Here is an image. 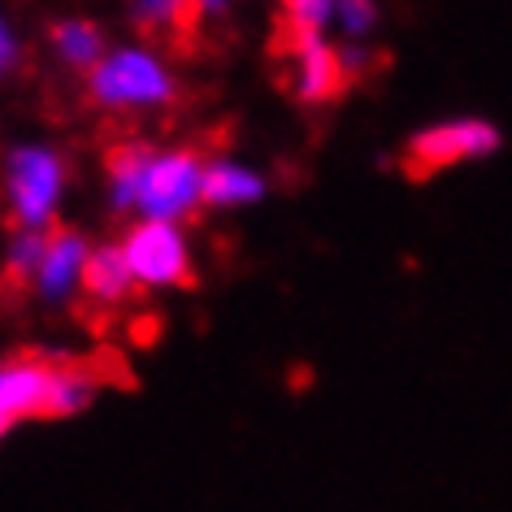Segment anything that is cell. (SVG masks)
<instances>
[{
  "label": "cell",
  "instance_id": "obj_1",
  "mask_svg": "<svg viewBox=\"0 0 512 512\" xmlns=\"http://www.w3.org/2000/svg\"><path fill=\"white\" fill-rule=\"evenodd\" d=\"M87 79V105L109 118H144L178 100L174 66L152 44H113L96 61Z\"/></svg>",
  "mask_w": 512,
  "mask_h": 512
},
{
  "label": "cell",
  "instance_id": "obj_2",
  "mask_svg": "<svg viewBox=\"0 0 512 512\" xmlns=\"http://www.w3.org/2000/svg\"><path fill=\"white\" fill-rule=\"evenodd\" d=\"M66 191L70 161L66 152L44 144V139L14 144L0 161V196H5V213L14 230H53Z\"/></svg>",
  "mask_w": 512,
  "mask_h": 512
},
{
  "label": "cell",
  "instance_id": "obj_3",
  "mask_svg": "<svg viewBox=\"0 0 512 512\" xmlns=\"http://www.w3.org/2000/svg\"><path fill=\"white\" fill-rule=\"evenodd\" d=\"M118 252L135 278V291H178L196 283V252L183 226L135 217L122 230Z\"/></svg>",
  "mask_w": 512,
  "mask_h": 512
},
{
  "label": "cell",
  "instance_id": "obj_4",
  "mask_svg": "<svg viewBox=\"0 0 512 512\" xmlns=\"http://www.w3.org/2000/svg\"><path fill=\"white\" fill-rule=\"evenodd\" d=\"M504 148V135L491 118H478V113H456V118L430 122L421 131L408 135L404 144V170L408 178H434L443 170H456V165H473L486 161Z\"/></svg>",
  "mask_w": 512,
  "mask_h": 512
},
{
  "label": "cell",
  "instance_id": "obj_5",
  "mask_svg": "<svg viewBox=\"0 0 512 512\" xmlns=\"http://www.w3.org/2000/svg\"><path fill=\"white\" fill-rule=\"evenodd\" d=\"M200 178H204V157L196 148H148L144 178H139L135 196V217L148 222H174L183 226L196 217L200 204Z\"/></svg>",
  "mask_w": 512,
  "mask_h": 512
},
{
  "label": "cell",
  "instance_id": "obj_6",
  "mask_svg": "<svg viewBox=\"0 0 512 512\" xmlns=\"http://www.w3.org/2000/svg\"><path fill=\"white\" fill-rule=\"evenodd\" d=\"M87 243L83 230L74 226H53L44 235V252H40V265H35V278H31V296L48 304V309H61L79 296V283H83V265H87Z\"/></svg>",
  "mask_w": 512,
  "mask_h": 512
},
{
  "label": "cell",
  "instance_id": "obj_7",
  "mask_svg": "<svg viewBox=\"0 0 512 512\" xmlns=\"http://www.w3.org/2000/svg\"><path fill=\"white\" fill-rule=\"evenodd\" d=\"M287 48V87L300 105H330L348 92V74H343L339 48L326 35H309V40H291Z\"/></svg>",
  "mask_w": 512,
  "mask_h": 512
},
{
  "label": "cell",
  "instance_id": "obj_8",
  "mask_svg": "<svg viewBox=\"0 0 512 512\" xmlns=\"http://www.w3.org/2000/svg\"><path fill=\"white\" fill-rule=\"evenodd\" d=\"M48 374H53V361L44 356L0 361V439H9L22 421H44Z\"/></svg>",
  "mask_w": 512,
  "mask_h": 512
},
{
  "label": "cell",
  "instance_id": "obj_9",
  "mask_svg": "<svg viewBox=\"0 0 512 512\" xmlns=\"http://www.w3.org/2000/svg\"><path fill=\"white\" fill-rule=\"evenodd\" d=\"M270 196V178L256 165L239 157H204V178H200V204L204 209H252Z\"/></svg>",
  "mask_w": 512,
  "mask_h": 512
},
{
  "label": "cell",
  "instance_id": "obj_10",
  "mask_svg": "<svg viewBox=\"0 0 512 512\" xmlns=\"http://www.w3.org/2000/svg\"><path fill=\"white\" fill-rule=\"evenodd\" d=\"M79 291L87 300L105 304V309H118V304H126L135 296V278H131V270H126L118 243H92Z\"/></svg>",
  "mask_w": 512,
  "mask_h": 512
},
{
  "label": "cell",
  "instance_id": "obj_11",
  "mask_svg": "<svg viewBox=\"0 0 512 512\" xmlns=\"http://www.w3.org/2000/svg\"><path fill=\"white\" fill-rule=\"evenodd\" d=\"M144 139H122L109 148L105 157V200L113 213H135V196H139V178H144V161H148Z\"/></svg>",
  "mask_w": 512,
  "mask_h": 512
},
{
  "label": "cell",
  "instance_id": "obj_12",
  "mask_svg": "<svg viewBox=\"0 0 512 512\" xmlns=\"http://www.w3.org/2000/svg\"><path fill=\"white\" fill-rule=\"evenodd\" d=\"M48 48H53V57L66 70L87 74L100 57H105L109 40L92 18H61V22H53V31H48Z\"/></svg>",
  "mask_w": 512,
  "mask_h": 512
},
{
  "label": "cell",
  "instance_id": "obj_13",
  "mask_svg": "<svg viewBox=\"0 0 512 512\" xmlns=\"http://www.w3.org/2000/svg\"><path fill=\"white\" fill-rule=\"evenodd\" d=\"M100 395V382L96 374H87L79 365H57L53 361V374H48V404H44V421H66V417H79L96 404Z\"/></svg>",
  "mask_w": 512,
  "mask_h": 512
},
{
  "label": "cell",
  "instance_id": "obj_14",
  "mask_svg": "<svg viewBox=\"0 0 512 512\" xmlns=\"http://www.w3.org/2000/svg\"><path fill=\"white\" fill-rule=\"evenodd\" d=\"M131 22L144 35H183L196 27L191 0H131Z\"/></svg>",
  "mask_w": 512,
  "mask_h": 512
},
{
  "label": "cell",
  "instance_id": "obj_15",
  "mask_svg": "<svg viewBox=\"0 0 512 512\" xmlns=\"http://www.w3.org/2000/svg\"><path fill=\"white\" fill-rule=\"evenodd\" d=\"M44 235L48 230H14L5 243V256H0V270H5L9 287H31L35 265H40L44 252Z\"/></svg>",
  "mask_w": 512,
  "mask_h": 512
},
{
  "label": "cell",
  "instance_id": "obj_16",
  "mask_svg": "<svg viewBox=\"0 0 512 512\" xmlns=\"http://www.w3.org/2000/svg\"><path fill=\"white\" fill-rule=\"evenodd\" d=\"M283 5V44L326 35L335 18V0H278Z\"/></svg>",
  "mask_w": 512,
  "mask_h": 512
},
{
  "label": "cell",
  "instance_id": "obj_17",
  "mask_svg": "<svg viewBox=\"0 0 512 512\" xmlns=\"http://www.w3.org/2000/svg\"><path fill=\"white\" fill-rule=\"evenodd\" d=\"M378 0H335V18H330V27H335L348 44H365L369 35L378 31Z\"/></svg>",
  "mask_w": 512,
  "mask_h": 512
},
{
  "label": "cell",
  "instance_id": "obj_18",
  "mask_svg": "<svg viewBox=\"0 0 512 512\" xmlns=\"http://www.w3.org/2000/svg\"><path fill=\"white\" fill-rule=\"evenodd\" d=\"M18 66H22V35L14 22L0 14V79H9Z\"/></svg>",
  "mask_w": 512,
  "mask_h": 512
},
{
  "label": "cell",
  "instance_id": "obj_19",
  "mask_svg": "<svg viewBox=\"0 0 512 512\" xmlns=\"http://www.w3.org/2000/svg\"><path fill=\"white\" fill-rule=\"evenodd\" d=\"M230 5H235V0H191V9H196V22H217V18H226Z\"/></svg>",
  "mask_w": 512,
  "mask_h": 512
}]
</instances>
